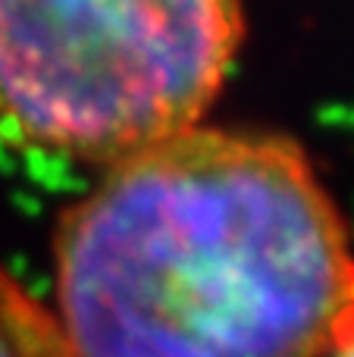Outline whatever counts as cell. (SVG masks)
<instances>
[{
    "instance_id": "6da1fadb",
    "label": "cell",
    "mask_w": 354,
    "mask_h": 357,
    "mask_svg": "<svg viewBox=\"0 0 354 357\" xmlns=\"http://www.w3.org/2000/svg\"><path fill=\"white\" fill-rule=\"evenodd\" d=\"M75 357H339L354 238L295 138L198 126L104 169L54 229Z\"/></svg>"
},
{
    "instance_id": "7a4b0ae2",
    "label": "cell",
    "mask_w": 354,
    "mask_h": 357,
    "mask_svg": "<svg viewBox=\"0 0 354 357\" xmlns=\"http://www.w3.org/2000/svg\"><path fill=\"white\" fill-rule=\"evenodd\" d=\"M248 35L236 0H0V144L113 169L198 129Z\"/></svg>"
},
{
    "instance_id": "3957f363",
    "label": "cell",
    "mask_w": 354,
    "mask_h": 357,
    "mask_svg": "<svg viewBox=\"0 0 354 357\" xmlns=\"http://www.w3.org/2000/svg\"><path fill=\"white\" fill-rule=\"evenodd\" d=\"M0 357H75L60 317L0 266Z\"/></svg>"
},
{
    "instance_id": "277c9868",
    "label": "cell",
    "mask_w": 354,
    "mask_h": 357,
    "mask_svg": "<svg viewBox=\"0 0 354 357\" xmlns=\"http://www.w3.org/2000/svg\"><path fill=\"white\" fill-rule=\"evenodd\" d=\"M339 357H354V348H348V351H345V354H339Z\"/></svg>"
}]
</instances>
